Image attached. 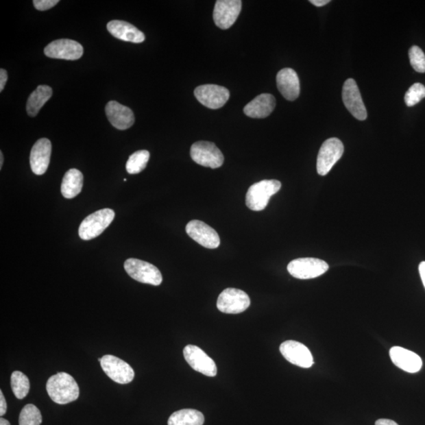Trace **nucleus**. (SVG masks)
I'll return each mask as SVG.
<instances>
[{
    "mask_svg": "<svg viewBox=\"0 0 425 425\" xmlns=\"http://www.w3.org/2000/svg\"><path fill=\"white\" fill-rule=\"evenodd\" d=\"M46 387L51 400L60 405L76 401L80 395L76 380L64 372L51 376Z\"/></svg>",
    "mask_w": 425,
    "mask_h": 425,
    "instance_id": "obj_1",
    "label": "nucleus"
},
{
    "mask_svg": "<svg viewBox=\"0 0 425 425\" xmlns=\"http://www.w3.org/2000/svg\"><path fill=\"white\" fill-rule=\"evenodd\" d=\"M281 183L276 180H263L249 188L246 205L253 211H262L267 206L271 196L278 193Z\"/></svg>",
    "mask_w": 425,
    "mask_h": 425,
    "instance_id": "obj_2",
    "label": "nucleus"
},
{
    "mask_svg": "<svg viewBox=\"0 0 425 425\" xmlns=\"http://www.w3.org/2000/svg\"><path fill=\"white\" fill-rule=\"evenodd\" d=\"M115 212L113 210L106 208L95 211L85 217L79 227V236L84 241L93 240L102 234L113 221Z\"/></svg>",
    "mask_w": 425,
    "mask_h": 425,
    "instance_id": "obj_3",
    "label": "nucleus"
},
{
    "mask_svg": "<svg viewBox=\"0 0 425 425\" xmlns=\"http://www.w3.org/2000/svg\"><path fill=\"white\" fill-rule=\"evenodd\" d=\"M124 267L132 279L143 284L160 285L162 276L155 265L136 258L127 259Z\"/></svg>",
    "mask_w": 425,
    "mask_h": 425,
    "instance_id": "obj_4",
    "label": "nucleus"
},
{
    "mask_svg": "<svg viewBox=\"0 0 425 425\" xmlns=\"http://www.w3.org/2000/svg\"><path fill=\"white\" fill-rule=\"evenodd\" d=\"M191 157L193 160L204 167L219 168L224 163V156L214 143L198 141L191 147Z\"/></svg>",
    "mask_w": 425,
    "mask_h": 425,
    "instance_id": "obj_5",
    "label": "nucleus"
},
{
    "mask_svg": "<svg viewBox=\"0 0 425 425\" xmlns=\"http://www.w3.org/2000/svg\"><path fill=\"white\" fill-rule=\"evenodd\" d=\"M328 265L323 260L315 258H301L291 261L288 265L289 274L295 278L309 280L318 278L328 270Z\"/></svg>",
    "mask_w": 425,
    "mask_h": 425,
    "instance_id": "obj_6",
    "label": "nucleus"
},
{
    "mask_svg": "<svg viewBox=\"0 0 425 425\" xmlns=\"http://www.w3.org/2000/svg\"><path fill=\"white\" fill-rule=\"evenodd\" d=\"M344 151L341 141L338 138H330L323 143L319 151L317 160V170L319 175L326 176L340 158Z\"/></svg>",
    "mask_w": 425,
    "mask_h": 425,
    "instance_id": "obj_7",
    "label": "nucleus"
},
{
    "mask_svg": "<svg viewBox=\"0 0 425 425\" xmlns=\"http://www.w3.org/2000/svg\"><path fill=\"white\" fill-rule=\"evenodd\" d=\"M250 305L251 300L245 291L231 288L223 291L217 302V309L230 315L243 313Z\"/></svg>",
    "mask_w": 425,
    "mask_h": 425,
    "instance_id": "obj_8",
    "label": "nucleus"
},
{
    "mask_svg": "<svg viewBox=\"0 0 425 425\" xmlns=\"http://www.w3.org/2000/svg\"><path fill=\"white\" fill-rule=\"evenodd\" d=\"M104 373L120 385L130 384L134 379V369L125 361L114 355H105L100 363Z\"/></svg>",
    "mask_w": 425,
    "mask_h": 425,
    "instance_id": "obj_9",
    "label": "nucleus"
},
{
    "mask_svg": "<svg viewBox=\"0 0 425 425\" xmlns=\"http://www.w3.org/2000/svg\"><path fill=\"white\" fill-rule=\"evenodd\" d=\"M194 95L201 104L207 108H221L230 97L228 90L217 84H204L195 89Z\"/></svg>",
    "mask_w": 425,
    "mask_h": 425,
    "instance_id": "obj_10",
    "label": "nucleus"
},
{
    "mask_svg": "<svg viewBox=\"0 0 425 425\" xmlns=\"http://www.w3.org/2000/svg\"><path fill=\"white\" fill-rule=\"evenodd\" d=\"M241 9V0H219L212 14L215 25L221 29H230L236 23Z\"/></svg>",
    "mask_w": 425,
    "mask_h": 425,
    "instance_id": "obj_11",
    "label": "nucleus"
},
{
    "mask_svg": "<svg viewBox=\"0 0 425 425\" xmlns=\"http://www.w3.org/2000/svg\"><path fill=\"white\" fill-rule=\"evenodd\" d=\"M345 106L356 119L365 121L367 119V111L361 98L357 83L350 78L345 82L342 93Z\"/></svg>",
    "mask_w": 425,
    "mask_h": 425,
    "instance_id": "obj_12",
    "label": "nucleus"
},
{
    "mask_svg": "<svg viewBox=\"0 0 425 425\" xmlns=\"http://www.w3.org/2000/svg\"><path fill=\"white\" fill-rule=\"evenodd\" d=\"M184 356L191 367L196 372L206 376L212 377L217 375V369L215 361L199 347L188 345L184 349Z\"/></svg>",
    "mask_w": 425,
    "mask_h": 425,
    "instance_id": "obj_13",
    "label": "nucleus"
},
{
    "mask_svg": "<svg viewBox=\"0 0 425 425\" xmlns=\"http://www.w3.org/2000/svg\"><path fill=\"white\" fill-rule=\"evenodd\" d=\"M186 232L193 241L206 248L215 249L220 246L221 241L219 234L214 228L203 221H191L186 226Z\"/></svg>",
    "mask_w": 425,
    "mask_h": 425,
    "instance_id": "obj_14",
    "label": "nucleus"
},
{
    "mask_svg": "<svg viewBox=\"0 0 425 425\" xmlns=\"http://www.w3.org/2000/svg\"><path fill=\"white\" fill-rule=\"evenodd\" d=\"M81 44L69 39L56 40L50 42L45 49L46 56L58 60H77L83 56Z\"/></svg>",
    "mask_w": 425,
    "mask_h": 425,
    "instance_id": "obj_15",
    "label": "nucleus"
},
{
    "mask_svg": "<svg viewBox=\"0 0 425 425\" xmlns=\"http://www.w3.org/2000/svg\"><path fill=\"white\" fill-rule=\"evenodd\" d=\"M280 352L290 363L301 368H311L313 365L311 350L300 342L288 340L280 345Z\"/></svg>",
    "mask_w": 425,
    "mask_h": 425,
    "instance_id": "obj_16",
    "label": "nucleus"
},
{
    "mask_svg": "<svg viewBox=\"0 0 425 425\" xmlns=\"http://www.w3.org/2000/svg\"><path fill=\"white\" fill-rule=\"evenodd\" d=\"M51 155V141L47 138H42L37 141L30 153L32 171L38 176L45 174L49 166Z\"/></svg>",
    "mask_w": 425,
    "mask_h": 425,
    "instance_id": "obj_17",
    "label": "nucleus"
},
{
    "mask_svg": "<svg viewBox=\"0 0 425 425\" xmlns=\"http://www.w3.org/2000/svg\"><path fill=\"white\" fill-rule=\"evenodd\" d=\"M105 111L110 124L117 130H126L134 124L135 116L132 110L116 101H110Z\"/></svg>",
    "mask_w": 425,
    "mask_h": 425,
    "instance_id": "obj_18",
    "label": "nucleus"
},
{
    "mask_svg": "<svg viewBox=\"0 0 425 425\" xmlns=\"http://www.w3.org/2000/svg\"><path fill=\"white\" fill-rule=\"evenodd\" d=\"M390 357L397 367L407 373L416 374L422 368V359L411 350L400 347H393L390 350Z\"/></svg>",
    "mask_w": 425,
    "mask_h": 425,
    "instance_id": "obj_19",
    "label": "nucleus"
},
{
    "mask_svg": "<svg viewBox=\"0 0 425 425\" xmlns=\"http://www.w3.org/2000/svg\"><path fill=\"white\" fill-rule=\"evenodd\" d=\"M276 84L280 93L289 101H294L300 94V82L297 73L291 68H284L276 75Z\"/></svg>",
    "mask_w": 425,
    "mask_h": 425,
    "instance_id": "obj_20",
    "label": "nucleus"
},
{
    "mask_svg": "<svg viewBox=\"0 0 425 425\" xmlns=\"http://www.w3.org/2000/svg\"><path fill=\"white\" fill-rule=\"evenodd\" d=\"M106 28L109 33L117 39L125 42L141 44L145 40V36L142 32L135 27L134 25L127 21L114 20L110 21Z\"/></svg>",
    "mask_w": 425,
    "mask_h": 425,
    "instance_id": "obj_21",
    "label": "nucleus"
},
{
    "mask_svg": "<svg viewBox=\"0 0 425 425\" xmlns=\"http://www.w3.org/2000/svg\"><path fill=\"white\" fill-rule=\"evenodd\" d=\"M276 99L273 95L263 93L258 95L243 109V112L250 118L265 119L273 112Z\"/></svg>",
    "mask_w": 425,
    "mask_h": 425,
    "instance_id": "obj_22",
    "label": "nucleus"
},
{
    "mask_svg": "<svg viewBox=\"0 0 425 425\" xmlns=\"http://www.w3.org/2000/svg\"><path fill=\"white\" fill-rule=\"evenodd\" d=\"M84 176L80 170H68L62 179L61 191L64 198L71 199L76 197L83 188Z\"/></svg>",
    "mask_w": 425,
    "mask_h": 425,
    "instance_id": "obj_23",
    "label": "nucleus"
},
{
    "mask_svg": "<svg viewBox=\"0 0 425 425\" xmlns=\"http://www.w3.org/2000/svg\"><path fill=\"white\" fill-rule=\"evenodd\" d=\"M52 88L47 85H39L31 93L26 105V111L30 117H36L45 104L52 97Z\"/></svg>",
    "mask_w": 425,
    "mask_h": 425,
    "instance_id": "obj_24",
    "label": "nucleus"
},
{
    "mask_svg": "<svg viewBox=\"0 0 425 425\" xmlns=\"http://www.w3.org/2000/svg\"><path fill=\"white\" fill-rule=\"evenodd\" d=\"M205 418L201 412L193 409H184L169 417L168 425H204Z\"/></svg>",
    "mask_w": 425,
    "mask_h": 425,
    "instance_id": "obj_25",
    "label": "nucleus"
},
{
    "mask_svg": "<svg viewBox=\"0 0 425 425\" xmlns=\"http://www.w3.org/2000/svg\"><path fill=\"white\" fill-rule=\"evenodd\" d=\"M10 385L16 398L23 400L27 396L30 389L29 380L27 376L20 371H14L10 378Z\"/></svg>",
    "mask_w": 425,
    "mask_h": 425,
    "instance_id": "obj_26",
    "label": "nucleus"
},
{
    "mask_svg": "<svg viewBox=\"0 0 425 425\" xmlns=\"http://www.w3.org/2000/svg\"><path fill=\"white\" fill-rule=\"evenodd\" d=\"M150 159V153L147 150L138 151L130 157L126 163V170L130 174L140 173L145 169Z\"/></svg>",
    "mask_w": 425,
    "mask_h": 425,
    "instance_id": "obj_27",
    "label": "nucleus"
},
{
    "mask_svg": "<svg viewBox=\"0 0 425 425\" xmlns=\"http://www.w3.org/2000/svg\"><path fill=\"white\" fill-rule=\"evenodd\" d=\"M41 423V413L33 404H28L21 411L19 425H40Z\"/></svg>",
    "mask_w": 425,
    "mask_h": 425,
    "instance_id": "obj_28",
    "label": "nucleus"
},
{
    "mask_svg": "<svg viewBox=\"0 0 425 425\" xmlns=\"http://www.w3.org/2000/svg\"><path fill=\"white\" fill-rule=\"evenodd\" d=\"M425 97V87L421 83H416L409 88L405 95V103L407 106H413Z\"/></svg>",
    "mask_w": 425,
    "mask_h": 425,
    "instance_id": "obj_29",
    "label": "nucleus"
},
{
    "mask_svg": "<svg viewBox=\"0 0 425 425\" xmlns=\"http://www.w3.org/2000/svg\"><path fill=\"white\" fill-rule=\"evenodd\" d=\"M409 57L414 71L425 73V55L419 47L413 46L409 51Z\"/></svg>",
    "mask_w": 425,
    "mask_h": 425,
    "instance_id": "obj_30",
    "label": "nucleus"
},
{
    "mask_svg": "<svg viewBox=\"0 0 425 425\" xmlns=\"http://www.w3.org/2000/svg\"><path fill=\"white\" fill-rule=\"evenodd\" d=\"M58 3H60L58 0H34V5L36 10L44 12L54 8Z\"/></svg>",
    "mask_w": 425,
    "mask_h": 425,
    "instance_id": "obj_31",
    "label": "nucleus"
},
{
    "mask_svg": "<svg viewBox=\"0 0 425 425\" xmlns=\"http://www.w3.org/2000/svg\"><path fill=\"white\" fill-rule=\"evenodd\" d=\"M8 410V405L6 400L3 394V391H0V416L3 417L6 414Z\"/></svg>",
    "mask_w": 425,
    "mask_h": 425,
    "instance_id": "obj_32",
    "label": "nucleus"
},
{
    "mask_svg": "<svg viewBox=\"0 0 425 425\" xmlns=\"http://www.w3.org/2000/svg\"><path fill=\"white\" fill-rule=\"evenodd\" d=\"M8 72L4 69L0 70V92H3L5 88V85L8 82Z\"/></svg>",
    "mask_w": 425,
    "mask_h": 425,
    "instance_id": "obj_33",
    "label": "nucleus"
},
{
    "mask_svg": "<svg viewBox=\"0 0 425 425\" xmlns=\"http://www.w3.org/2000/svg\"><path fill=\"white\" fill-rule=\"evenodd\" d=\"M310 3L316 7L321 8L330 3V0H311Z\"/></svg>",
    "mask_w": 425,
    "mask_h": 425,
    "instance_id": "obj_34",
    "label": "nucleus"
},
{
    "mask_svg": "<svg viewBox=\"0 0 425 425\" xmlns=\"http://www.w3.org/2000/svg\"><path fill=\"white\" fill-rule=\"evenodd\" d=\"M376 425H398L394 421H391V420L389 419H380L378 421L376 422Z\"/></svg>",
    "mask_w": 425,
    "mask_h": 425,
    "instance_id": "obj_35",
    "label": "nucleus"
},
{
    "mask_svg": "<svg viewBox=\"0 0 425 425\" xmlns=\"http://www.w3.org/2000/svg\"><path fill=\"white\" fill-rule=\"evenodd\" d=\"M419 273L420 275H421V278L425 289V262H422L419 265Z\"/></svg>",
    "mask_w": 425,
    "mask_h": 425,
    "instance_id": "obj_36",
    "label": "nucleus"
},
{
    "mask_svg": "<svg viewBox=\"0 0 425 425\" xmlns=\"http://www.w3.org/2000/svg\"><path fill=\"white\" fill-rule=\"evenodd\" d=\"M0 425H10V424L8 420L1 417V419H0Z\"/></svg>",
    "mask_w": 425,
    "mask_h": 425,
    "instance_id": "obj_37",
    "label": "nucleus"
},
{
    "mask_svg": "<svg viewBox=\"0 0 425 425\" xmlns=\"http://www.w3.org/2000/svg\"><path fill=\"white\" fill-rule=\"evenodd\" d=\"M3 164V152H0V169H2Z\"/></svg>",
    "mask_w": 425,
    "mask_h": 425,
    "instance_id": "obj_38",
    "label": "nucleus"
}]
</instances>
